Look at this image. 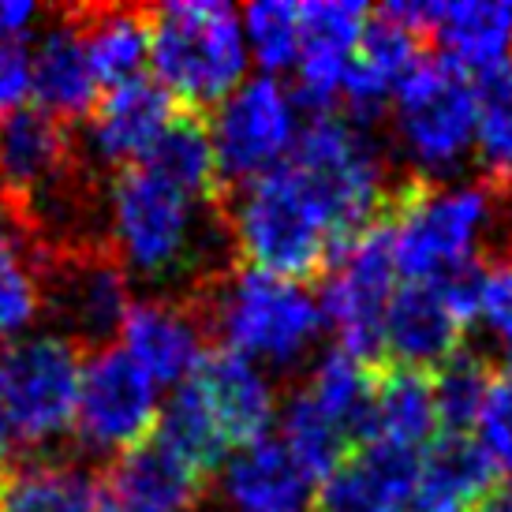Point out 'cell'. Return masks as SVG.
<instances>
[{"mask_svg": "<svg viewBox=\"0 0 512 512\" xmlns=\"http://www.w3.org/2000/svg\"><path fill=\"white\" fill-rule=\"evenodd\" d=\"M105 247L157 296L199 299L236 266L225 202L191 199L143 165L105 180Z\"/></svg>", "mask_w": 512, "mask_h": 512, "instance_id": "1", "label": "cell"}, {"mask_svg": "<svg viewBox=\"0 0 512 512\" xmlns=\"http://www.w3.org/2000/svg\"><path fill=\"white\" fill-rule=\"evenodd\" d=\"M509 191L490 180H404L385 210L393 262L404 281H449L483 262V247L494 236Z\"/></svg>", "mask_w": 512, "mask_h": 512, "instance_id": "2", "label": "cell"}, {"mask_svg": "<svg viewBox=\"0 0 512 512\" xmlns=\"http://www.w3.org/2000/svg\"><path fill=\"white\" fill-rule=\"evenodd\" d=\"M195 303L221 348L262 370H292L307 363L326 326L318 299L299 281L251 266H232Z\"/></svg>", "mask_w": 512, "mask_h": 512, "instance_id": "3", "label": "cell"}, {"mask_svg": "<svg viewBox=\"0 0 512 512\" xmlns=\"http://www.w3.org/2000/svg\"><path fill=\"white\" fill-rule=\"evenodd\" d=\"M225 221L243 266L285 281L318 277L344 247L288 161L236 187L225 199Z\"/></svg>", "mask_w": 512, "mask_h": 512, "instance_id": "4", "label": "cell"}, {"mask_svg": "<svg viewBox=\"0 0 512 512\" xmlns=\"http://www.w3.org/2000/svg\"><path fill=\"white\" fill-rule=\"evenodd\" d=\"M154 83L191 113L217 109L247 83L251 53L240 12L221 0H172L150 12Z\"/></svg>", "mask_w": 512, "mask_h": 512, "instance_id": "5", "label": "cell"}, {"mask_svg": "<svg viewBox=\"0 0 512 512\" xmlns=\"http://www.w3.org/2000/svg\"><path fill=\"white\" fill-rule=\"evenodd\" d=\"M288 165L299 172L341 243L378 225L397 191L389 184V161L378 139L348 116L318 113L307 120Z\"/></svg>", "mask_w": 512, "mask_h": 512, "instance_id": "6", "label": "cell"}, {"mask_svg": "<svg viewBox=\"0 0 512 512\" xmlns=\"http://www.w3.org/2000/svg\"><path fill=\"white\" fill-rule=\"evenodd\" d=\"M479 139V86L449 60H427L393 101V143L412 180L449 184Z\"/></svg>", "mask_w": 512, "mask_h": 512, "instance_id": "7", "label": "cell"}, {"mask_svg": "<svg viewBox=\"0 0 512 512\" xmlns=\"http://www.w3.org/2000/svg\"><path fill=\"white\" fill-rule=\"evenodd\" d=\"M83 359L57 333H27L0 352V412L15 441L49 449L75 434Z\"/></svg>", "mask_w": 512, "mask_h": 512, "instance_id": "8", "label": "cell"}, {"mask_svg": "<svg viewBox=\"0 0 512 512\" xmlns=\"http://www.w3.org/2000/svg\"><path fill=\"white\" fill-rule=\"evenodd\" d=\"M42 314L75 348H109L131 314V277L109 247L42 258Z\"/></svg>", "mask_w": 512, "mask_h": 512, "instance_id": "9", "label": "cell"}, {"mask_svg": "<svg viewBox=\"0 0 512 512\" xmlns=\"http://www.w3.org/2000/svg\"><path fill=\"white\" fill-rule=\"evenodd\" d=\"M217 154L221 184H251L266 172L281 169L299 139L296 98L281 79L258 75L232 90L206 120Z\"/></svg>", "mask_w": 512, "mask_h": 512, "instance_id": "10", "label": "cell"}, {"mask_svg": "<svg viewBox=\"0 0 512 512\" xmlns=\"http://www.w3.org/2000/svg\"><path fill=\"white\" fill-rule=\"evenodd\" d=\"M397 277L393 240L382 217L378 225L344 243L322 281V318L337 329L341 348L367 363H374V356L382 352V322L389 299L397 292Z\"/></svg>", "mask_w": 512, "mask_h": 512, "instance_id": "11", "label": "cell"}, {"mask_svg": "<svg viewBox=\"0 0 512 512\" xmlns=\"http://www.w3.org/2000/svg\"><path fill=\"white\" fill-rule=\"evenodd\" d=\"M161 415L157 385L128 359L124 348H98L83 363L75 438L86 453L124 456L150 441Z\"/></svg>", "mask_w": 512, "mask_h": 512, "instance_id": "12", "label": "cell"}, {"mask_svg": "<svg viewBox=\"0 0 512 512\" xmlns=\"http://www.w3.org/2000/svg\"><path fill=\"white\" fill-rule=\"evenodd\" d=\"M479 266L449 281H404L397 285L382 322V352L393 367L419 370L441 367L464 348V326L475 314Z\"/></svg>", "mask_w": 512, "mask_h": 512, "instance_id": "13", "label": "cell"}, {"mask_svg": "<svg viewBox=\"0 0 512 512\" xmlns=\"http://www.w3.org/2000/svg\"><path fill=\"white\" fill-rule=\"evenodd\" d=\"M124 352L154 385H187L206 363V318L195 299L146 296L131 303L124 329Z\"/></svg>", "mask_w": 512, "mask_h": 512, "instance_id": "14", "label": "cell"}, {"mask_svg": "<svg viewBox=\"0 0 512 512\" xmlns=\"http://www.w3.org/2000/svg\"><path fill=\"white\" fill-rule=\"evenodd\" d=\"M172 120V98L154 79L113 86L86 116L83 161L90 169H135L150 157Z\"/></svg>", "mask_w": 512, "mask_h": 512, "instance_id": "15", "label": "cell"}, {"mask_svg": "<svg viewBox=\"0 0 512 512\" xmlns=\"http://www.w3.org/2000/svg\"><path fill=\"white\" fill-rule=\"evenodd\" d=\"M367 23V8L356 0L299 4V98L318 113H329V101L341 98L344 75L363 42Z\"/></svg>", "mask_w": 512, "mask_h": 512, "instance_id": "16", "label": "cell"}, {"mask_svg": "<svg viewBox=\"0 0 512 512\" xmlns=\"http://www.w3.org/2000/svg\"><path fill=\"white\" fill-rule=\"evenodd\" d=\"M423 64V38L385 15H374L344 75L341 98L348 101V120L370 128Z\"/></svg>", "mask_w": 512, "mask_h": 512, "instance_id": "17", "label": "cell"}, {"mask_svg": "<svg viewBox=\"0 0 512 512\" xmlns=\"http://www.w3.org/2000/svg\"><path fill=\"white\" fill-rule=\"evenodd\" d=\"M79 161L72 124L45 113L42 105H23L0 120V176L8 184L15 210L38 191L60 180Z\"/></svg>", "mask_w": 512, "mask_h": 512, "instance_id": "18", "label": "cell"}, {"mask_svg": "<svg viewBox=\"0 0 512 512\" xmlns=\"http://www.w3.org/2000/svg\"><path fill=\"white\" fill-rule=\"evenodd\" d=\"M423 453L363 441L318 486V512H408Z\"/></svg>", "mask_w": 512, "mask_h": 512, "instance_id": "19", "label": "cell"}, {"mask_svg": "<svg viewBox=\"0 0 512 512\" xmlns=\"http://www.w3.org/2000/svg\"><path fill=\"white\" fill-rule=\"evenodd\" d=\"M217 490L232 512H303L314 494V479L299 468L281 438H258L228 453Z\"/></svg>", "mask_w": 512, "mask_h": 512, "instance_id": "20", "label": "cell"}, {"mask_svg": "<svg viewBox=\"0 0 512 512\" xmlns=\"http://www.w3.org/2000/svg\"><path fill=\"white\" fill-rule=\"evenodd\" d=\"M191 382L199 385L214 419L225 430L228 445L240 449L258 438H270V423L277 419V393H273L270 374L258 363L214 348Z\"/></svg>", "mask_w": 512, "mask_h": 512, "instance_id": "21", "label": "cell"}, {"mask_svg": "<svg viewBox=\"0 0 512 512\" xmlns=\"http://www.w3.org/2000/svg\"><path fill=\"white\" fill-rule=\"evenodd\" d=\"M30 94L38 98L45 113L60 116L64 124L83 120L98 105L101 83L94 79V68L79 42V27L68 8L57 12V19L38 34V42L30 49Z\"/></svg>", "mask_w": 512, "mask_h": 512, "instance_id": "22", "label": "cell"}, {"mask_svg": "<svg viewBox=\"0 0 512 512\" xmlns=\"http://www.w3.org/2000/svg\"><path fill=\"white\" fill-rule=\"evenodd\" d=\"M101 486L113 512H191L202 494V475L157 441H143L116 456Z\"/></svg>", "mask_w": 512, "mask_h": 512, "instance_id": "23", "label": "cell"}, {"mask_svg": "<svg viewBox=\"0 0 512 512\" xmlns=\"http://www.w3.org/2000/svg\"><path fill=\"white\" fill-rule=\"evenodd\" d=\"M438 430V408H434V389H430L427 374L404 367L378 370L367 415L359 427V441L427 453V445L438 438Z\"/></svg>", "mask_w": 512, "mask_h": 512, "instance_id": "24", "label": "cell"}, {"mask_svg": "<svg viewBox=\"0 0 512 512\" xmlns=\"http://www.w3.org/2000/svg\"><path fill=\"white\" fill-rule=\"evenodd\" d=\"M430 34H438L449 64L468 72L471 79H486L509 68L512 4H498V0L438 4Z\"/></svg>", "mask_w": 512, "mask_h": 512, "instance_id": "25", "label": "cell"}, {"mask_svg": "<svg viewBox=\"0 0 512 512\" xmlns=\"http://www.w3.org/2000/svg\"><path fill=\"white\" fill-rule=\"evenodd\" d=\"M79 27L83 53L101 86H124L143 79L150 64V12L146 8H68Z\"/></svg>", "mask_w": 512, "mask_h": 512, "instance_id": "26", "label": "cell"}, {"mask_svg": "<svg viewBox=\"0 0 512 512\" xmlns=\"http://www.w3.org/2000/svg\"><path fill=\"white\" fill-rule=\"evenodd\" d=\"M494 479L471 438H438L423 453L408 512H471L494 490Z\"/></svg>", "mask_w": 512, "mask_h": 512, "instance_id": "27", "label": "cell"}, {"mask_svg": "<svg viewBox=\"0 0 512 512\" xmlns=\"http://www.w3.org/2000/svg\"><path fill=\"white\" fill-rule=\"evenodd\" d=\"M0 512H113L98 475L72 460H34L0 486Z\"/></svg>", "mask_w": 512, "mask_h": 512, "instance_id": "28", "label": "cell"}, {"mask_svg": "<svg viewBox=\"0 0 512 512\" xmlns=\"http://www.w3.org/2000/svg\"><path fill=\"white\" fill-rule=\"evenodd\" d=\"M143 169L157 172L161 180H169L172 187L187 191L191 199H202V202L225 199V184H221V172H217L210 128L195 113H184L172 120L169 131L157 139V146L143 161Z\"/></svg>", "mask_w": 512, "mask_h": 512, "instance_id": "29", "label": "cell"}, {"mask_svg": "<svg viewBox=\"0 0 512 512\" xmlns=\"http://www.w3.org/2000/svg\"><path fill=\"white\" fill-rule=\"evenodd\" d=\"M154 441L199 475L221 468L228 460V449H232L195 382L172 389V397L161 404Z\"/></svg>", "mask_w": 512, "mask_h": 512, "instance_id": "30", "label": "cell"}, {"mask_svg": "<svg viewBox=\"0 0 512 512\" xmlns=\"http://www.w3.org/2000/svg\"><path fill=\"white\" fill-rule=\"evenodd\" d=\"M352 430L341 419H333L326 408H318L303 389L288 397L281 412V445L299 460V468L322 483L326 475L341 468V460L352 453Z\"/></svg>", "mask_w": 512, "mask_h": 512, "instance_id": "31", "label": "cell"}, {"mask_svg": "<svg viewBox=\"0 0 512 512\" xmlns=\"http://www.w3.org/2000/svg\"><path fill=\"white\" fill-rule=\"evenodd\" d=\"M494 385H498L494 367L479 352L460 348L456 356L445 359L438 374L430 378L441 438H468L479 412H483L490 393H494Z\"/></svg>", "mask_w": 512, "mask_h": 512, "instance_id": "32", "label": "cell"}, {"mask_svg": "<svg viewBox=\"0 0 512 512\" xmlns=\"http://www.w3.org/2000/svg\"><path fill=\"white\" fill-rule=\"evenodd\" d=\"M42 318V258L19 228H0V337H27Z\"/></svg>", "mask_w": 512, "mask_h": 512, "instance_id": "33", "label": "cell"}, {"mask_svg": "<svg viewBox=\"0 0 512 512\" xmlns=\"http://www.w3.org/2000/svg\"><path fill=\"white\" fill-rule=\"evenodd\" d=\"M374 378H378V367H374V363L352 356L348 348H333V352H322V356L314 359L311 378L303 385V393H307L318 408H326L333 419H341L344 427L359 438Z\"/></svg>", "mask_w": 512, "mask_h": 512, "instance_id": "34", "label": "cell"}, {"mask_svg": "<svg viewBox=\"0 0 512 512\" xmlns=\"http://www.w3.org/2000/svg\"><path fill=\"white\" fill-rule=\"evenodd\" d=\"M479 139L475 154L483 161L486 180L512 191V68L479 79Z\"/></svg>", "mask_w": 512, "mask_h": 512, "instance_id": "35", "label": "cell"}, {"mask_svg": "<svg viewBox=\"0 0 512 512\" xmlns=\"http://www.w3.org/2000/svg\"><path fill=\"white\" fill-rule=\"evenodd\" d=\"M247 53L255 64L266 68V75L277 79V72L296 68L299 60V4L288 0H258L240 12Z\"/></svg>", "mask_w": 512, "mask_h": 512, "instance_id": "36", "label": "cell"}, {"mask_svg": "<svg viewBox=\"0 0 512 512\" xmlns=\"http://www.w3.org/2000/svg\"><path fill=\"white\" fill-rule=\"evenodd\" d=\"M471 322H479L486 337L512 348V232L501 240L498 251H490L479 262Z\"/></svg>", "mask_w": 512, "mask_h": 512, "instance_id": "37", "label": "cell"}, {"mask_svg": "<svg viewBox=\"0 0 512 512\" xmlns=\"http://www.w3.org/2000/svg\"><path fill=\"white\" fill-rule=\"evenodd\" d=\"M471 445L483 453L494 475L512 479V385L498 382L471 427Z\"/></svg>", "mask_w": 512, "mask_h": 512, "instance_id": "38", "label": "cell"}, {"mask_svg": "<svg viewBox=\"0 0 512 512\" xmlns=\"http://www.w3.org/2000/svg\"><path fill=\"white\" fill-rule=\"evenodd\" d=\"M30 94V53L27 45L0 42V120L23 109Z\"/></svg>", "mask_w": 512, "mask_h": 512, "instance_id": "39", "label": "cell"}, {"mask_svg": "<svg viewBox=\"0 0 512 512\" xmlns=\"http://www.w3.org/2000/svg\"><path fill=\"white\" fill-rule=\"evenodd\" d=\"M42 19V8L38 4H27V0H0V42H15L23 45V38L30 34V27Z\"/></svg>", "mask_w": 512, "mask_h": 512, "instance_id": "40", "label": "cell"}, {"mask_svg": "<svg viewBox=\"0 0 512 512\" xmlns=\"http://www.w3.org/2000/svg\"><path fill=\"white\" fill-rule=\"evenodd\" d=\"M12 430H8V423H4V412H0V486H4V479L12 475Z\"/></svg>", "mask_w": 512, "mask_h": 512, "instance_id": "41", "label": "cell"}, {"mask_svg": "<svg viewBox=\"0 0 512 512\" xmlns=\"http://www.w3.org/2000/svg\"><path fill=\"white\" fill-rule=\"evenodd\" d=\"M471 512H512V490H498V486H494Z\"/></svg>", "mask_w": 512, "mask_h": 512, "instance_id": "42", "label": "cell"}, {"mask_svg": "<svg viewBox=\"0 0 512 512\" xmlns=\"http://www.w3.org/2000/svg\"><path fill=\"white\" fill-rule=\"evenodd\" d=\"M4 206H8V184H4V176H0V214H4Z\"/></svg>", "mask_w": 512, "mask_h": 512, "instance_id": "43", "label": "cell"}, {"mask_svg": "<svg viewBox=\"0 0 512 512\" xmlns=\"http://www.w3.org/2000/svg\"><path fill=\"white\" fill-rule=\"evenodd\" d=\"M509 385H512V356H509Z\"/></svg>", "mask_w": 512, "mask_h": 512, "instance_id": "44", "label": "cell"}]
</instances>
